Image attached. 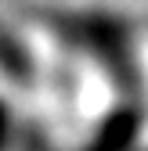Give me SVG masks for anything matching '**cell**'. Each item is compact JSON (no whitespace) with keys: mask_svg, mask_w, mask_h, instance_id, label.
Listing matches in <instances>:
<instances>
[{"mask_svg":"<svg viewBox=\"0 0 148 151\" xmlns=\"http://www.w3.org/2000/svg\"><path fill=\"white\" fill-rule=\"evenodd\" d=\"M11 119H15V97L7 93V86L0 83V147H4V140L11 133Z\"/></svg>","mask_w":148,"mask_h":151,"instance_id":"6da1fadb","label":"cell"}]
</instances>
